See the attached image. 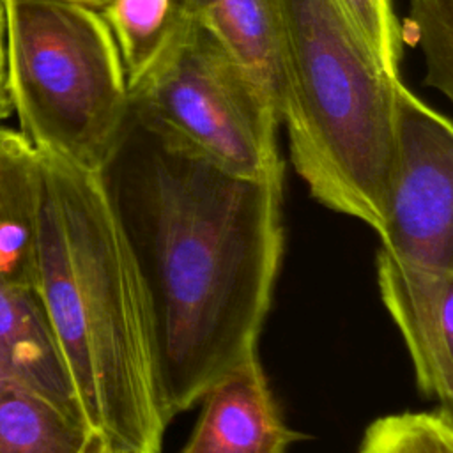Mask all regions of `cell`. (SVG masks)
Masks as SVG:
<instances>
[{
  "label": "cell",
  "instance_id": "cell-1",
  "mask_svg": "<svg viewBox=\"0 0 453 453\" xmlns=\"http://www.w3.org/2000/svg\"><path fill=\"white\" fill-rule=\"evenodd\" d=\"M96 173L140 283L168 425L258 356L283 257V173H234L131 99Z\"/></svg>",
  "mask_w": 453,
  "mask_h": 453
},
{
  "label": "cell",
  "instance_id": "cell-2",
  "mask_svg": "<svg viewBox=\"0 0 453 453\" xmlns=\"http://www.w3.org/2000/svg\"><path fill=\"white\" fill-rule=\"evenodd\" d=\"M39 157L35 288L85 423L106 453H161L143 296L99 177Z\"/></svg>",
  "mask_w": 453,
  "mask_h": 453
},
{
  "label": "cell",
  "instance_id": "cell-3",
  "mask_svg": "<svg viewBox=\"0 0 453 453\" xmlns=\"http://www.w3.org/2000/svg\"><path fill=\"white\" fill-rule=\"evenodd\" d=\"M290 161L324 207L379 235L395 161V88L338 0H274Z\"/></svg>",
  "mask_w": 453,
  "mask_h": 453
},
{
  "label": "cell",
  "instance_id": "cell-4",
  "mask_svg": "<svg viewBox=\"0 0 453 453\" xmlns=\"http://www.w3.org/2000/svg\"><path fill=\"white\" fill-rule=\"evenodd\" d=\"M5 73L19 133L97 172L129 108L117 42L99 11L65 0H2Z\"/></svg>",
  "mask_w": 453,
  "mask_h": 453
},
{
  "label": "cell",
  "instance_id": "cell-5",
  "mask_svg": "<svg viewBox=\"0 0 453 453\" xmlns=\"http://www.w3.org/2000/svg\"><path fill=\"white\" fill-rule=\"evenodd\" d=\"M129 99L223 168L283 173L276 111L251 73L196 19Z\"/></svg>",
  "mask_w": 453,
  "mask_h": 453
},
{
  "label": "cell",
  "instance_id": "cell-6",
  "mask_svg": "<svg viewBox=\"0 0 453 453\" xmlns=\"http://www.w3.org/2000/svg\"><path fill=\"white\" fill-rule=\"evenodd\" d=\"M380 250L453 271V126L412 94L395 88V161Z\"/></svg>",
  "mask_w": 453,
  "mask_h": 453
},
{
  "label": "cell",
  "instance_id": "cell-7",
  "mask_svg": "<svg viewBox=\"0 0 453 453\" xmlns=\"http://www.w3.org/2000/svg\"><path fill=\"white\" fill-rule=\"evenodd\" d=\"M380 299L402 333L419 391L451 411L453 271H437L377 251Z\"/></svg>",
  "mask_w": 453,
  "mask_h": 453
},
{
  "label": "cell",
  "instance_id": "cell-8",
  "mask_svg": "<svg viewBox=\"0 0 453 453\" xmlns=\"http://www.w3.org/2000/svg\"><path fill=\"white\" fill-rule=\"evenodd\" d=\"M203 407L182 453H287L301 434L287 426L258 356L202 396Z\"/></svg>",
  "mask_w": 453,
  "mask_h": 453
},
{
  "label": "cell",
  "instance_id": "cell-9",
  "mask_svg": "<svg viewBox=\"0 0 453 453\" xmlns=\"http://www.w3.org/2000/svg\"><path fill=\"white\" fill-rule=\"evenodd\" d=\"M0 361L64 414L85 423L37 288L0 281Z\"/></svg>",
  "mask_w": 453,
  "mask_h": 453
},
{
  "label": "cell",
  "instance_id": "cell-10",
  "mask_svg": "<svg viewBox=\"0 0 453 453\" xmlns=\"http://www.w3.org/2000/svg\"><path fill=\"white\" fill-rule=\"evenodd\" d=\"M41 157L19 131L0 127V281L35 288Z\"/></svg>",
  "mask_w": 453,
  "mask_h": 453
},
{
  "label": "cell",
  "instance_id": "cell-11",
  "mask_svg": "<svg viewBox=\"0 0 453 453\" xmlns=\"http://www.w3.org/2000/svg\"><path fill=\"white\" fill-rule=\"evenodd\" d=\"M193 19L251 73L281 124L283 78L274 0H188Z\"/></svg>",
  "mask_w": 453,
  "mask_h": 453
},
{
  "label": "cell",
  "instance_id": "cell-12",
  "mask_svg": "<svg viewBox=\"0 0 453 453\" xmlns=\"http://www.w3.org/2000/svg\"><path fill=\"white\" fill-rule=\"evenodd\" d=\"M131 90L170 53L191 16L188 0H106L101 7Z\"/></svg>",
  "mask_w": 453,
  "mask_h": 453
},
{
  "label": "cell",
  "instance_id": "cell-13",
  "mask_svg": "<svg viewBox=\"0 0 453 453\" xmlns=\"http://www.w3.org/2000/svg\"><path fill=\"white\" fill-rule=\"evenodd\" d=\"M90 434L0 361V453H78Z\"/></svg>",
  "mask_w": 453,
  "mask_h": 453
},
{
  "label": "cell",
  "instance_id": "cell-14",
  "mask_svg": "<svg viewBox=\"0 0 453 453\" xmlns=\"http://www.w3.org/2000/svg\"><path fill=\"white\" fill-rule=\"evenodd\" d=\"M357 453H453L451 411L377 418L365 430Z\"/></svg>",
  "mask_w": 453,
  "mask_h": 453
},
{
  "label": "cell",
  "instance_id": "cell-15",
  "mask_svg": "<svg viewBox=\"0 0 453 453\" xmlns=\"http://www.w3.org/2000/svg\"><path fill=\"white\" fill-rule=\"evenodd\" d=\"M411 30L426 64L425 83L453 97V0H411L402 32Z\"/></svg>",
  "mask_w": 453,
  "mask_h": 453
},
{
  "label": "cell",
  "instance_id": "cell-16",
  "mask_svg": "<svg viewBox=\"0 0 453 453\" xmlns=\"http://www.w3.org/2000/svg\"><path fill=\"white\" fill-rule=\"evenodd\" d=\"M338 4L380 69L389 78L400 80L403 34L391 0H338Z\"/></svg>",
  "mask_w": 453,
  "mask_h": 453
},
{
  "label": "cell",
  "instance_id": "cell-17",
  "mask_svg": "<svg viewBox=\"0 0 453 453\" xmlns=\"http://www.w3.org/2000/svg\"><path fill=\"white\" fill-rule=\"evenodd\" d=\"M14 113L9 83H7V73H5V62H0V122L7 120Z\"/></svg>",
  "mask_w": 453,
  "mask_h": 453
},
{
  "label": "cell",
  "instance_id": "cell-18",
  "mask_svg": "<svg viewBox=\"0 0 453 453\" xmlns=\"http://www.w3.org/2000/svg\"><path fill=\"white\" fill-rule=\"evenodd\" d=\"M78 453H106V449H104V444H103L101 437L92 432V434L88 435L87 442L83 444V448H81Z\"/></svg>",
  "mask_w": 453,
  "mask_h": 453
},
{
  "label": "cell",
  "instance_id": "cell-19",
  "mask_svg": "<svg viewBox=\"0 0 453 453\" xmlns=\"http://www.w3.org/2000/svg\"><path fill=\"white\" fill-rule=\"evenodd\" d=\"M0 62H5V11L0 0Z\"/></svg>",
  "mask_w": 453,
  "mask_h": 453
},
{
  "label": "cell",
  "instance_id": "cell-20",
  "mask_svg": "<svg viewBox=\"0 0 453 453\" xmlns=\"http://www.w3.org/2000/svg\"><path fill=\"white\" fill-rule=\"evenodd\" d=\"M65 2H76V4H83V5H88L96 11H101V7L106 4V0H65Z\"/></svg>",
  "mask_w": 453,
  "mask_h": 453
}]
</instances>
